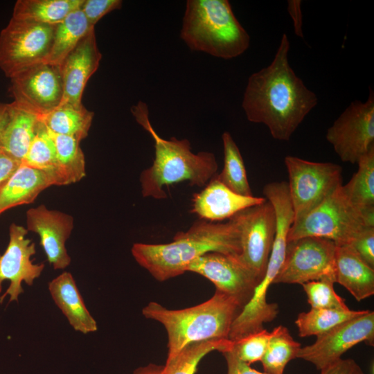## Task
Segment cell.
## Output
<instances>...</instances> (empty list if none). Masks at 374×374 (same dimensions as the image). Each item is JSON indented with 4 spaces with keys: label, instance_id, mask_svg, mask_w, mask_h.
<instances>
[{
    "label": "cell",
    "instance_id": "39",
    "mask_svg": "<svg viewBox=\"0 0 374 374\" xmlns=\"http://www.w3.org/2000/svg\"><path fill=\"white\" fill-rule=\"evenodd\" d=\"M21 161L0 148V188L15 172Z\"/></svg>",
    "mask_w": 374,
    "mask_h": 374
},
{
    "label": "cell",
    "instance_id": "36",
    "mask_svg": "<svg viewBox=\"0 0 374 374\" xmlns=\"http://www.w3.org/2000/svg\"><path fill=\"white\" fill-rule=\"evenodd\" d=\"M347 245L364 262L374 269V227L366 229Z\"/></svg>",
    "mask_w": 374,
    "mask_h": 374
},
{
    "label": "cell",
    "instance_id": "41",
    "mask_svg": "<svg viewBox=\"0 0 374 374\" xmlns=\"http://www.w3.org/2000/svg\"><path fill=\"white\" fill-rule=\"evenodd\" d=\"M132 374H166L164 365L149 364L146 366L139 367Z\"/></svg>",
    "mask_w": 374,
    "mask_h": 374
},
{
    "label": "cell",
    "instance_id": "14",
    "mask_svg": "<svg viewBox=\"0 0 374 374\" xmlns=\"http://www.w3.org/2000/svg\"><path fill=\"white\" fill-rule=\"evenodd\" d=\"M186 271L199 274L216 289L235 298L242 308L250 301L260 282L237 255L209 252L193 260Z\"/></svg>",
    "mask_w": 374,
    "mask_h": 374
},
{
    "label": "cell",
    "instance_id": "5",
    "mask_svg": "<svg viewBox=\"0 0 374 374\" xmlns=\"http://www.w3.org/2000/svg\"><path fill=\"white\" fill-rule=\"evenodd\" d=\"M180 37L192 51L224 60L240 56L250 44L227 0H188Z\"/></svg>",
    "mask_w": 374,
    "mask_h": 374
},
{
    "label": "cell",
    "instance_id": "22",
    "mask_svg": "<svg viewBox=\"0 0 374 374\" xmlns=\"http://www.w3.org/2000/svg\"><path fill=\"white\" fill-rule=\"evenodd\" d=\"M39 119L14 101L8 103V118L0 136V148L21 161L36 133Z\"/></svg>",
    "mask_w": 374,
    "mask_h": 374
},
{
    "label": "cell",
    "instance_id": "24",
    "mask_svg": "<svg viewBox=\"0 0 374 374\" xmlns=\"http://www.w3.org/2000/svg\"><path fill=\"white\" fill-rule=\"evenodd\" d=\"M82 2L83 0H18L15 4L12 17L55 25L80 8Z\"/></svg>",
    "mask_w": 374,
    "mask_h": 374
},
{
    "label": "cell",
    "instance_id": "33",
    "mask_svg": "<svg viewBox=\"0 0 374 374\" xmlns=\"http://www.w3.org/2000/svg\"><path fill=\"white\" fill-rule=\"evenodd\" d=\"M335 283L330 280H318L302 285L311 308L346 310L349 308L344 299L334 289Z\"/></svg>",
    "mask_w": 374,
    "mask_h": 374
},
{
    "label": "cell",
    "instance_id": "21",
    "mask_svg": "<svg viewBox=\"0 0 374 374\" xmlns=\"http://www.w3.org/2000/svg\"><path fill=\"white\" fill-rule=\"evenodd\" d=\"M335 281L357 301L374 294V269L364 262L348 245L337 246Z\"/></svg>",
    "mask_w": 374,
    "mask_h": 374
},
{
    "label": "cell",
    "instance_id": "19",
    "mask_svg": "<svg viewBox=\"0 0 374 374\" xmlns=\"http://www.w3.org/2000/svg\"><path fill=\"white\" fill-rule=\"evenodd\" d=\"M48 287L52 299L75 331L86 335L98 330L97 323L87 310L70 272H62L50 281Z\"/></svg>",
    "mask_w": 374,
    "mask_h": 374
},
{
    "label": "cell",
    "instance_id": "27",
    "mask_svg": "<svg viewBox=\"0 0 374 374\" xmlns=\"http://www.w3.org/2000/svg\"><path fill=\"white\" fill-rule=\"evenodd\" d=\"M366 310H353L326 308H311L301 312L295 320L298 334L301 337L321 336L340 323L356 317Z\"/></svg>",
    "mask_w": 374,
    "mask_h": 374
},
{
    "label": "cell",
    "instance_id": "30",
    "mask_svg": "<svg viewBox=\"0 0 374 374\" xmlns=\"http://www.w3.org/2000/svg\"><path fill=\"white\" fill-rule=\"evenodd\" d=\"M271 333L267 348L261 360L263 370L269 374H283L287 364L297 358L301 345L293 339L289 330L283 326L274 328Z\"/></svg>",
    "mask_w": 374,
    "mask_h": 374
},
{
    "label": "cell",
    "instance_id": "15",
    "mask_svg": "<svg viewBox=\"0 0 374 374\" xmlns=\"http://www.w3.org/2000/svg\"><path fill=\"white\" fill-rule=\"evenodd\" d=\"M27 229L16 223L9 226V242L3 254L0 253V293L5 280L10 281L9 287L0 296V304L9 296L8 303L16 301L24 293L22 283L33 285L44 269V263L35 264L32 256L35 254V244L26 235Z\"/></svg>",
    "mask_w": 374,
    "mask_h": 374
},
{
    "label": "cell",
    "instance_id": "9",
    "mask_svg": "<svg viewBox=\"0 0 374 374\" xmlns=\"http://www.w3.org/2000/svg\"><path fill=\"white\" fill-rule=\"evenodd\" d=\"M337 245L323 238L308 236L287 242L283 263L274 283L300 284L330 280L335 283Z\"/></svg>",
    "mask_w": 374,
    "mask_h": 374
},
{
    "label": "cell",
    "instance_id": "26",
    "mask_svg": "<svg viewBox=\"0 0 374 374\" xmlns=\"http://www.w3.org/2000/svg\"><path fill=\"white\" fill-rule=\"evenodd\" d=\"M21 163L47 173L53 179L55 186L66 185L59 167L53 141L48 130L40 121Z\"/></svg>",
    "mask_w": 374,
    "mask_h": 374
},
{
    "label": "cell",
    "instance_id": "34",
    "mask_svg": "<svg viewBox=\"0 0 374 374\" xmlns=\"http://www.w3.org/2000/svg\"><path fill=\"white\" fill-rule=\"evenodd\" d=\"M271 335V332L263 328L232 341L231 350L239 359L249 365L261 362L267 348Z\"/></svg>",
    "mask_w": 374,
    "mask_h": 374
},
{
    "label": "cell",
    "instance_id": "28",
    "mask_svg": "<svg viewBox=\"0 0 374 374\" xmlns=\"http://www.w3.org/2000/svg\"><path fill=\"white\" fill-rule=\"evenodd\" d=\"M224 150V167L216 178L234 193L253 196L246 169L239 148L229 132L222 135Z\"/></svg>",
    "mask_w": 374,
    "mask_h": 374
},
{
    "label": "cell",
    "instance_id": "40",
    "mask_svg": "<svg viewBox=\"0 0 374 374\" xmlns=\"http://www.w3.org/2000/svg\"><path fill=\"white\" fill-rule=\"evenodd\" d=\"M301 1L290 0L287 1V11L292 19L294 30L297 37H303V16Z\"/></svg>",
    "mask_w": 374,
    "mask_h": 374
},
{
    "label": "cell",
    "instance_id": "4",
    "mask_svg": "<svg viewBox=\"0 0 374 374\" xmlns=\"http://www.w3.org/2000/svg\"><path fill=\"white\" fill-rule=\"evenodd\" d=\"M242 310V305L235 298L215 290L207 301L183 309H168L151 301L142 309V314L160 323L166 329V362H168L189 344L211 339H229L232 323Z\"/></svg>",
    "mask_w": 374,
    "mask_h": 374
},
{
    "label": "cell",
    "instance_id": "38",
    "mask_svg": "<svg viewBox=\"0 0 374 374\" xmlns=\"http://www.w3.org/2000/svg\"><path fill=\"white\" fill-rule=\"evenodd\" d=\"M222 355L226 362V374H269L252 368L250 365L239 359L231 349L222 353Z\"/></svg>",
    "mask_w": 374,
    "mask_h": 374
},
{
    "label": "cell",
    "instance_id": "2",
    "mask_svg": "<svg viewBox=\"0 0 374 374\" xmlns=\"http://www.w3.org/2000/svg\"><path fill=\"white\" fill-rule=\"evenodd\" d=\"M137 263L162 282L186 271L195 259L209 252L239 256L240 235L233 216L225 223L196 221L165 244L134 243L131 249Z\"/></svg>",
    "mask_w": 374,
    "mask_h": 374
},
{
    "label": "cell",
    "instance_id": "17",
    "mask_svg": "<svg viewBox=\"0 0 374 374\" xmlns=\"http://www.w3.org/2000/svg\"><path fill=\"white\" fill-rule=\"evenodd\" d=\"M101 59L95 28H92L59 66L63 84L60 104H82L84 88L89 79L98 70Z\"/></svg>",
    "mask_w": 374,
    "mask_h": 374
},
{
    "label": "cell",
    "instance_id": "18",
    "mask_svg": "<svg viewBox=\"0 0 374 374\" xmlns=\"http://www.w3.org/2000/svg\"><path fill=\"white\" fill-rule=\"evenodd\" d=\"M215 176L200 193L193 196L192 212L201 220L213 222L230 219L238 213L267 200L265 197L237 194Z\"/></svg>",
    "mask_w": 374,
    "mask_h": 374
},
{
    "label": "cell",
    "instance_id": "11",
    "mask_svg": "<svg viewBox=\"0 0 374 374\" xmlns=\"http://www.w3.org/2000/svg\"><path fill=\"white\" fill-rule=\"evenodd\" d=\"M233 217L240 235L241 253L238 257L261 280L265 274L276 232L274 207L267 199Z\"/></svg>",
    "mask_w": 374,
    "mask_h": 374
},
{
    "label": "cell",
    "instance_id": "32",
    "mask_svg": "<svg viewBox=\"0 0 374 374\" xmlns=\"http://www.w3.org/2000/svg\"><path fill=\"white\" fill-rule=\"evenodd\" d=\"M233 342L228 339H211L195 342L184 348L177 355L164 364L166 374H195L202 359L212 351L229 350Z\"/></svg>",
    "mask_w": 374,
    "mask_h": 374
},
{
    "label": "cell",
    "instance_id": "31",
    "mask_svg": "<svg viewBox=\"0 0 374 374\" xmlns=\"http://www.w3.org/2000/svg\"><path fill=\"white\" fill-rule=\"evenodd\" d=\"M48 132L66 185L80 181L86 176L85 158L80 145V141L71 136Z\"/></svg>",
    "mask_w": 374,
    "mask_h": 374
},
{
    "label": "cell",
    "instance_id": "13",
    "mask_svg": "<svg viewBox=\"0 0 374 374\" xmlns=\"http://www.w3.org/2000/svg\"><path fill=\"white\" fill-rule=\"evenodd\" d=\"M14 102L39 118L58 107L63 98L60 66L43 62L10 78Z\"/></svg>",
    "mask_w": 374,
    "mask_h": 374
},
{
    "label": "cell",
    "instance_id": "23",
    "mask_svg": "<svg viewBox=\"0 0 374 374\" xmlns=\"http://www.w3.org/2000/svg\"><path fill=\"white\" fill-rule=\"evenodd\" d=\"M93 116L82 104H60L39 119L50 132L81 141L88 135Z\"/></svg>",
    "mask_w": 374,
    "mask_h": 374
},
{
    "label": "cell",
    "instance_id": "8",
    "mask_svg": "<svg viewBox=\"0 0 374 374\" xmlns=\"http://www.w3.org/2000/svg\"><path fill=\"white\" fill-rule=\"evenodd\" d=\"M55 25L12 17L0 33V69L11 78L20 72L46 62Z\"/></svg>",
    "mask_w": 374,
    "mask_h": 374
},
{
    "label": "cell",
    "instance_id": "6",
    "mask_svg": "<svg viewBox=\"0 0 374 374\" xmlns=\"http://www.w3.org/2000/svg\"><path fill=\"white\" fill-rule=\"evenodd\" d=\"M374 227V208L365 211L347 197L342 185L289 231L287 242L313 236L332 240L337 246L347 245L366 229Z\"/></svg>",
    "mask_w": 374,
    "mask_h": 374
},
{
    "label": "cell",
    "instance_id": "29",
    "mask_svg": "<svg viewBox=\"0 0 374 374\" xmlns=\"http://www.w3.org/2000/svg\"><path fill=\"white\" fill-rule=\"evenodd\" d=\"M357 163V171L342 188L355 206L365 211L374 208V147Z\"/></svg>",
    "mask_w": 374,
    "mask_h": 374
},
{
    "label": "cell",
    "instance_id": "20",
    "mask_svg": "<svg viewBox=\"0 0 374 374\" xmlns=\"http://www.w3.org/2000/svg\"><path fill=\"white\" fill-rule=\"evenodd\" d=\"M55 186L45 172L21 163L18 169L0 188V215L17 206L33 202L46 188Z\"/></svg>",
    "mask_w": 374,
    "mask_h": 374
},
{
    "label": "cell",
    "instance_id": "42",
    "mask_svg": "<svg viewBox=\"0 0 374 374\" xmlns=\"http://www.w3.org/2000/svg\"><path fill=\"white\" fill-rule=\"evenodd\" d=\"M8 118V103L0 102V136Z\"/></svg>",
    "mask_w": 374,
    "mask_h": 374
},
{
    "label": "cell",
    "instance_id": "12",
    "mask_svg": "<svg viewBox=\"0 0 374 374\" xmlns=\"http://www.w3.org/2000/svg\"><path fill=\"white\" fill-rule=\"evenodd\" d=\"M362 342L372 346L374 344V312L369 310L317 337L313 344L301 347L297 358L321 371Z\"/></svg>",
    "mask_w": 374,
    "mask_h": 374
},
{
    "label": "cell",
    "instance_id": "35",
    "mask_svg": "<svg viewBox=\"0 0 374 374\" xmlns=\"http://www.w3.org/2000/svg\"><path fill=\"white\" fill-rule=\"evenodd\" d=\"M122 4L121 0H83L80 9L89 26L94 28L102 17L113 10L120 9Z\"/></svg>",
    "mask_w": 374,
    "mask_h": 374
},
{
    "label": "cell",
    "instance_id": "10",
    "mask_svg": "<svg viewBox=\"0 0 374 374\" xmlns=\"http://www.w3.org/2000/svg\"><path fill=\"white\" fill-rule=\"evenodd\" d=\"M326 140L343 162L357 163L374 147V95L370 89L365 102L355 100L327 130Z\"/></svg>",
    "mask_w": 374,
    "mask_h": 374
},
{
    "label": "cell",
    "instance_id": "7",
    "mask_svg": "<svg viewBox=\"0 0 374 374\" xmlns=\"http://www.w3.org/2000/svg\"><path fill=\"white\" fill-rule=\"evenodd\" d=\"M294 222L297 223L342 185V168L288 155L285 158Z\"/></svg>",
    "mask_w": 374,
    "mask_h": 374
},
{
    "label": "cell",
    "instance_id": "37",
    "mask_svg": "<svg viewBox=\"0 0 374 374\" xmlns=\"http://www.w3.org/2000/svg\"><path fill=\"white\" fill-rule=\"evenodd\" d=\"M320 371V374H365L361 366L350 358H341Z\"/></svg>",
    "mask_w": 374,
    "mask_h": 374
},
{
    "label": "cell",
    "instance_id": "25",
    "mask_svg": "<svg viewBox=\"0 0 374 374\" xmlns=\"http://www.w3.org/2000/svg\"><path fill=\"white\" fill-rule=\"evenodd\" d=\"M91 28L80 8L55 24L52 45L46 62L60 66Z\"/></svg>",
    "mask_w": 374,
    "mask_h": 374
},
{
    "label": "cell",
    "instance_id": "16",
    "mask_svg": "<svg viewBox=\"0 0 374 374\" xmlns=\"http://www.w3.org/2000/svg\"><path fill=\"white\" fill-rule=\"evenodd\" d=\"M73 222L71 215L51 210L44 204L26 212L27 230L39 235V244L54 269H64L71 264L65 244L73 231Z\"/></svg>",
    "mask_w": 374,
    "mask_h": 374
},
{
    "label": "cell",
    "instance_id": "3",
    "mask_svg": "<svg viewBox=\"0 0 374 374\" xmlns=\"http://www.w3.org/2000/svg\"><path fill=\"white\" fill-rule=\"evenodd\" d=\"M131 112L154 143L153 163L142 171L139 179L144 197L166 199L164 187L185 181L192 186L203 187L216 175L218 164L213 152L195 153L188 139L161 137L150 123L147 105L142 101L133 105Z\"/></svg>",
    "mask_w": 374,
    "mask_h": 374
},
{
    "label": "cell",
    "instance_id": "1",
    "mask_svg": "<svg viewBox=\"0 0 374 374\" xmlns=\"http://www.w3.org/2000/svg\"><path fill=\"white\" fill-rule=\"evenodd\" d=\"M290 48L284 33L271 62L249 77L242 101L247 120L264 124L280 141L290 139L318 103L316 94L290 66Z\"/></svg>",
    "mask_w": 374,
    "mask_h": 374
}]
</instances>
